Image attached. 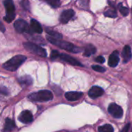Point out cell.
Wrapping results in <instances>:
<instances>
[{
    "mask_svg": "<svg viewBox=\"0 0 132 132\" xmlns=\"http://www.w3.org/2000/svg\"><path fill=\"white\" fill-rule=\"evenodd\" d=\"M26 60V57L24 55H16L6 62H5L2 65V67L10 72L15 71Z\"/></svg>",
    "mask_w": 132,
    "mask_h": 132,
    "instance_id": "1",
    "label": "cell"
},
{
    "mask_svg": "<svg viewBox=\"0 0 132 132\" xmlns=\"http://www.w3.org/2000/svg\"><path fill=\"white\" fill-rule=\"evenodd\" d=\"M47 39L48 40L52 43L53 44L62 48V49H64L66 51H71V52H74V53H77V52H80V47H77L76 46H74L73 44H72L71 43H69L67 41H63V40H58V39H55L52 37H49L47 36Z\"/></svg>",
    "mask_w": 132,
    "mask_h": 132,
    "instance_id": "2",
    "label": "cell"
},
{
    "mask_svg": "<svg viewBox=\"0 0 132 132\" xmlns=\"http://www.w3.org/2000/svg\"><path fill=\"white\" fill-rule=\"evenodd\" d=\"M28 98L35 102H46L53 100V93L49 90H40L36 93H31L29 95Z\"/></svg>",
    "mask_w": 132,
    "mask_h": 132,
    "instance_id": "3",
    "label": "cell"
},
{
    "mask_svg": "<svg viewBox=\"0 0 132 132\" xmlns=\"http://www.w3.org/2000/svg\"><path fill=\"white\" fill-rule=\"evenodd\" d=\"M5 11H6V16L4 17V19L7 23H11L15 16V5L12 2V0H4L3 2Z\"/></svg>",
    "mask_w": 132,
    "mask_h": 132,
    "instance_id": "4",
    "label": "cell"
},
{
    "mask_svg": "<svg viewBox=\"0 0 132 132\" xmlns=\"http://www.w3.org/2000/svg\"><path fill=\"white\" fill-rule=\"evenodd\" d=\"M24 47L29 52H32V53H33L36 55H39L40 57H46L47 56L46 51L43 47H41L36 44H34L32 43H30V42L24 43Z\"/></svg>",
    "mask_w": 132,
    "mask_h": 132,
    "instance_id": "5",
    "label": "cell"
},
{
    "mask_svg": "<svg viewBox=\"0 0 132 132\" xmlns=\"http://www.w3.org/2000/svg\"><path fill=\"white\" fill-rule=\"evenodd\" d=\"M14 27L18 33H30L28 23L23 19H18L14 23Z\"/></svg>",
    "mask_w": 132,
    "mask_h": 132,
    "instance_id": "6",
    "label": "cell"
},
{
    "mask_svg": "<svg viewBox=\"0 0 132 132\" xmlns=\"http://www.w3.org/2000/svg\"><path fill=\"white\" fill-rule=\"evenodd\" d=\"M108 112L115 118H121L123 115L122 108L116 103H111L108 107Z\"/></svg>",
    "mask_w": 132,
    "mask_h": 132,
    "instance_id": "7",
    "label": "cell"
},
{
    "mask_svg": "<svg viewBox=\"0 0 132 132\" xmlns=\"http://www.w3.org/2000/svg\"><path fill=\"white\" fill-rule=\"evenodd\" d=\"M75 12L73 9H67V10H64L63 12H62V13L60 14V23L65 24L67 23H68L74 16Z\"/></svg>",
    "mask_w": 132,
    "mask_h": 132,
    "instance_id": "8",
    "label": "cell"
},
{
    "mask_svg": "<svg viewBox=\"0 0 132 132\" xmlns=\"http://www.w3.org/2000/svg\"><path fill=\"white\" fill-rule=\"evenodd\" d=\"M19 120L20 122H22L23 124H29V123L32 122L33 120L32 114L29 110H24L19 116Z\"/></svg>",
    "mask_w": 132,
    "mask_h": 132,
    "instance_id": "9",
    "label": "cell"
},
{
    "mask_svg": "<svg viewBox=\"0 0 132 132\" xmlns=\"http://www.w3.org/2000/svg\"><path fill=\"white\" fill-rule=\"evenodd\" d=\"M104 94V89L99 86H93L88 92V95L92 99H96Z\"/></svg>",
    "mask_w": 132,
    "mask_h": 132,
    "instance_id": "10",
    "label": "cell"
},
{
    "mask_svg": "<svg viewBox=\"0 0 132 132\" xmlns=\"http://www.w3.org/2000/svg\"><path fill=\"white\" fill-rule=\"evenodd\" d=\"M59 58H60V59H62L63 61L72 65H78V66H82L81 63L77 61V59L73 58V57L68 55V54H60Z\"/></svg>",
    "mask_w": 132,
    "mask_h": 132,
    "instance_id": "11",
    "label": "cell"
},
{
    "mask_svg": "<svg viewBox=\"0 0 132 132\" xmlns=\"http://www.w3.org/2000/svg\"><path fill=\"white\" fill-rule=\"evenodd\" d=\"M83 96V93L80 92H68L65 93V97L69 101H76Z\"/></svg>",
    "mask_w": 132,
    "mask_h": 132,
    "instance_id": "12",
    "label": "cell"
},
{
    "mask_svg": "<svg viewBox=\"0 0 132 132\" xmlns=\"http://www.w3.org/2000/svg\"><path fill=\"white\" fill-rule=\"evenodd\" d=\"M120 58L118 56V51H114V53H112L108 59V65L111 67H116L118 65V64L119 63Z\"/></svg>",
    "mask_w": 132,
    "mask_h": 132,
    "instance_id": "13",
    "label": "cell"
},
{
    "mask_svg": "<svg viewBox=\"0 0 132 132\" xmlns=\"http://www.w3.org/2000/svg\"><path fill=\"white\" fill-rule=\"evenodd\" d=\"M122 57H123L125 63H127L128 61H129L131 59V47L128 45H127V46H125L124 47V49L122 51Z\"/></svg>",
    "mask_w": 132,
    "mask_h": 132,
    "instance_id": "14",
    "label": "cell"
},
{
    "mask_svg": "<svg viewBox=\"0 0 132 132\" xmlns=\"http://www.w3.org/2000/svg\"><path fill=\"white\" fill-rule=\"evenodd\" d=\"M30 26L32 31H34L35 33H41L43 32V28L41 26V25L39 24V23L38 21H36V19H31L30 22Z\"/></svg>",
    "mask_w": 132,
    "mask_h": 132,
    "instance_id": "15",
    "label": "cell"
},
{
    "mask_svg": "<svg viewBox=\"0 0 132 132\" xmlns=\"http://www.w3.org/2000/svg\"><path fill=\"white\" fill-rule=\"evenodd\" d=\"M15 127V122L9 119V118H7L5 120V125H4V129L3 131L5 132H10L12 131Z\"/></svg>",
    "mask_w": 132,
    "mask_h": 132,
    "instance_id": "16",
    "label": "cell"
},
{
    "mask_svg": "<svg viewBox=\"0 0 132 132\" xmlns=\"http://www.w3.org/2000/svg\"><path fill=\"white\" fill-rule=\"evenodd\" d=\"M18 82L22 85V86H30L32 83V79L29 75H24L20 77L18 79Z\"/></svg>",
    "mask_w": 132,
    "mask_h": 132,
    "instance_id": "17",
    "label": "cell"
},
{
    "mask_svg": "<svg viewBox=\"0 0 132 132\" xmlns=\"http://www.w3.org/2000/svg\"><path fill=\"white\" fill-rule=\"evenodd\" d=\"M96 51H97V49L94 46H93L92 44H88V45H87V47L84 49V55L86 57H90V56L93 55L94 54H95Z\"/></svg>",
    "mask_w": 132,
    "mask_h": 132,
    "instance_id": "18",
    "label": "cell"
},
{
    "mask_svg": "<svg viewBox=\"0 0 132 132\" xmlns=\"http://www.w3.org/2000/svg\"><path fill=\"white\" fill-rule=\"evenodd\" d=\"M46 33H47L48 34H50V37H53V38H55V39L60 40V39L63 37L62 34L59 33L58 32H55V31H53V30H50V29L46 28Z\"/></svg>",
    "mask_w": 132,
    "mask_h": 132,
    "instance_id": "19",
    "label": "cell"
},
{
    "mask_svg": "<svg viewBox=\"0 0 132 132\" xmlns=\"http://www.w3.org/2000/svg\"><path fill=\"white\" fill-rule=\"evenodd\" d=\"M99 132H114V128L110 124H104L98 128Z\"/></svg>",
    "mask_w": 132,
    "mask_h": 132,
    "instance_id": "20",
    "label": "cell"
},
{
    "mask_svg": "<svg viewBox=\"0 0 132 132\" xmlns=\"http://www.w3.org/2000/svg\"><path fill=\"white\" fill-rule=\"evenodd\" d=\"M104 16L107 17H110V18H115L117 17L118 15H117V12L115 11V9H110L104 12Z\"/></svg>",
    "mask_w": 132,
    "mask_h": 132,
    "instance_id": "21",
    "label": "cell"
},
{
    "mask_svg": "<svg viewBox=\"0 0 132 132\" xmlns=\"http://www.w3.org/2000/svg\"><path fill=\"white\" fill-rule=\"evenodd\" d=\"M43 1L46 2L53 8H57L60 5V0H43Z\"/></svg>",
    "mask_w": 132,
    "mask_h": 132,
    "instance_id": "22",
    "label": "cell"
},
{
    "mask_svg": "<svg viewBox=\"0 0 132 132\" xmlns=\"http://www.w3.org/2000/svg\"><path fill=\"white\" fill-rule=\"evenodd\" d=\"M118 9H119L120 12H121V14H122L123 16H127V15L128 14V12H129V9L127 8V7L123 6V5H122L121 3L118 5Z\"/></svg>",
    "mask_w": 132,
    "mask_h": 132,
    "instance_id": "23",
    "label": "cell"
},
{
    "mask_svg": "<svg viewBox=\"0 0 132 132\" xmlns=\"http://www.w3.org/2000/svg\"><path fill=\"white\" fill-rule=\"evenodd\" d=\"M21 5L26 10L29 11L30 10V4L29 0H22L21 2Z\"/></svg>",
    "mask_w": 132,
    "mask_h": 132,
    "instance_id": "24",
    "label": "cell"
},
{
    "mask_svg": "<svg viewBox=\"0 0 132 132\" xmlns=\"http://www.w3.org/2000/svg\"><path fill=\"white\" fill-rule=\"evenodd\" d=\"M92 68L96 71V72H105V68L101 67V66H99V65H93L92 66Z\"/></svg>",
    "mask_w": 132,
    "mask_h": 132,
    "instance_id": "25",
    "label": "cell"
},
{
    "mask_svg": "<svg viewBox=\"0 0 132 132\" xmlns=\"http://www.w3.org/2000/svg\"><path fill=\"white\" fill-rule=\"evenodd\" d=\"M59 56H60V54H59V52H58L57 51H55V50H53V51L51 52V54H50V58H51L52 60H55V59H56L57 58H59Z\"/></svg>",
    "mask_w": 132,
    "mask_h": 132,
    "instance_id": "26",
    "label": "cell"
},
{
    "mask_svg": "<svg viewBox=\"0 0 132 132\" xmlns=\"http://www.w3.org/2000/svg\"><path fill=\"white\" fill-rule=\"evenodd\" d=\"M9 90L5 86H0V94H2V95H5V96H7L9 95Z\"/></svg>",
    "mask_w": 132,
    "mask_h": 132,
    "instance_id": "27",
    "label": "cell"
},
{
    "mask_svg": "<svg viewBox=\"0 0 132 132\" xmlns=\"http://www.w3.org/2000/svg\"><path fill=\"white\" fill-rule=\"evenodd\" d=\"M95 61H96L97 62H98V63H104V61H105V59H104V58L103 56H98V57L95 59Z\"/></svg>",
    "mask_w": 132,
    "mask_h": 132,
    "instance_id": "28",
    "label": "cell"
},
{
    "mask_svg": "<svg viewBox=\"0 0 132 132\" xmlns=\"http://www.w3.org/2000/svg\"><path fill=\"white\" fill-rule=\"evenodd\" d=\"M130 126H131V124H128L127 125H125V128L122 129V131L121 132H128L129 131V128H130Z\"/></svg>",
    "mask_w": 132,
    "mask_h": 132,
    "instance_id": "29",
    "label": "cell"
},
{
    "mask_svg": "<svg viewBox=\"0 0 132 132\" xmlns=\"http://www.w3.org/2000/svg\"><path fill=\"white\" fill-rule=\"evenodd\" d=\"M0 31L1 32H5V26L3 25V23L0 21Z\"/></svg>",
    "mask_w": 132,
    "mask_h": 132,
    "instance_id": "30",
    "label": "cell"
}]
</instances>
